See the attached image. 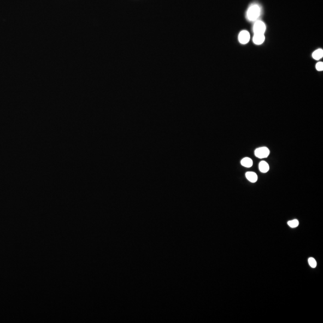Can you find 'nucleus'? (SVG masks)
I'll use <instances>...</instances> for the list:
<instances>
[{"label":"nucleus","instance_id":"12","mask_svg":"<svg viewBox=\"0 0 323 323\" xmlns=\"http://www.w3.org/2000/svg\"><path fill=\"white\" fill-rule=\"evenodd\" d=\"M316 69L319 71H322L323 70V63L322 62H320L317 63V64H316Z\"/></svg>","mask_w":323,"mask_h":323},{"label":"nucleus","instance_id":"4","mask_svg":"<svg viewBox=\"0 0 323 323\" xmlns=\"http://www.w3.org/2000/svg\"><path fill=\"white\" fill-rule=\"evenodd\" d=\"M238 39H239V42L241 44H245L248 43V41H250V33L246 31H241V32H240L239 34Z\"/></svg>","mask_w":323,"mask_h":323},{"label":"nucleus","instance_id":"10","mask_svg":"<svg viewBox=\"0 0 323 323\" xmlns=\"http://www.w3.org/2000/svg\"><path fill=\"white\" fill-rule=\"evenodd\" d=\"M288 225L290 227H292V228L296 227L298 226V225H299V221L297 220H293L289 221L288 222Z\"/></svg>","mask_w":323,"mask_h":323},{"label":"nucleus","instance_id":"11","mask_svg":"<svg viewBox=\"0 0 323 323\" xmlns=\"http://www.w3.org/2000/svg\"><path fill=\"white\" fill-rule=\"evenodd\" d=\"M308 262H309L310 266L312 267V268H315L316 266V262L314 258L310 257L308 259Z\"/></svg>","mask_w":323,"mask_h":323},{"label":"nucleus","instance_id":"3","mask_svg":"<svg viewBox=\"0 0 323 323\" xmlns=\"http://www.w3.org/2000/svg\"><path fill=\"white\" fill-rule=\"evenodd\" d=\"M270 153L269 150L266 147H262L257 149L255 150L254 154L256 156L260 159H262V158L267 157Z\"/></svg>","mask_w":323,"mask_h":323},{"label":"nucleus","instance_id":"8","mask_svg":"<svg viewBox=\"0 0 323 323\" xmlns=\"http://www.w3.org/2000/svg\"><path fill=\"white\" fill-rule=\"evenodd\" d=\"M240 163H241L243 166L246 168H250L252 165V161L249 157H245L241 161V162H240Z\"/></svg>","mask_w":323,"mask_h":323},{"label":"nucleus","instance_id":"2","mask_svg":"<svg viewBox=\"0 0 323 323\" xmlns=\"http://www.w3.org/2000/svg\"><path fill=\"white\" fill-rule=\"evenodd\" d=\"M266 31V25L263 22L258 21L255 22L253 27L254 34H264Z\"/></svg>","mask_w":323,"mask_h":323},{"label":"nucleus","instance_id":"1","mask_svg":"<svg viewBox=\"0 0 323 323\" xmlns=\"http://www.w3.org/2000/svg\"><path fill=\"white\" fill-rule=\"evenodd\" d=\"M260 15V8L257 4H253L249 7L246 16L250 21H256Z\"/></svg>","mask_w":323,"mask_h":323},{"label":"nucleus","instance_id":"5","mask_svg":"<svg viewBox=\"0 0 323 323\" xmlns=\"http://www.w3.org/2000/svg\"><path fill=\"white\" fill-rule=\"evenodd\" d=\"M265 40L264 34H254L253 37V43L256 45H260Z\"/></svg>","mask_w":323,"mask_h":323},{"label":"nucleus","instance_id":"7","mask_svg":"<svg viewBox=\"0 0 323 323\" xmlns=\"http://www.w3.org/2000/svg\"><path fill=\"white\" fill-rule=\"evenodd\" d=\"M246 178L251 182H256L257 181V175L255 172H247L245 174Z\"/></svg>","mask_w":323,"mask_h":323},{"label":"nucleus","instance_id":"6","mask_svg":"<svg viewBox=\"0 0 323 323\" xmlns=\"http://www.w3.org/2000/svg\"><path fill=\"white\" fill-rule=\"evenodd\" d=\"M258 168L260 172L263 173H266L269 170V166L268 163L265 161H261L259 163Z\"/></svg>","mask_w":323,"mask_h":323},{"label":"nucleus","instance_id":"9","mask_svg":"<svg viewBox=\"0 0 323 323\" xmlns=\"http://www.w3.org/2000/svg\"><path fill=\"white\" fill-rule=\"evenodd\" d=\"M323 50L322 49H318L312 53V58L315 60H319L322 58Z\"/></svg>","mask_w":323,"mask_h":323}]
</instances>
